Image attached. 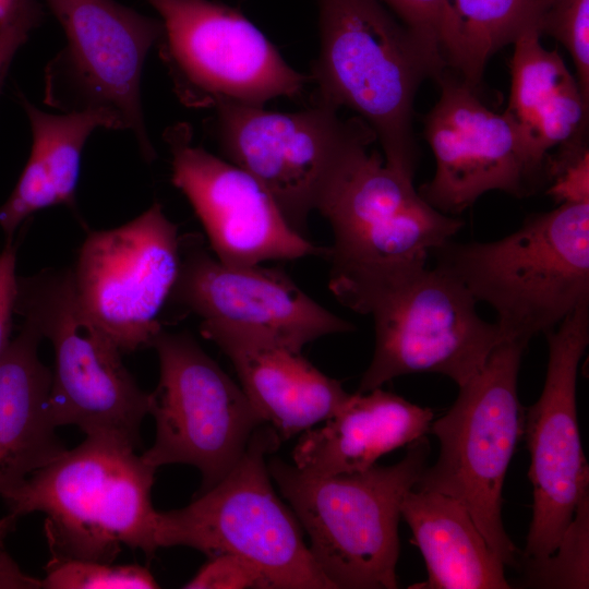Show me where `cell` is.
<instances>
[{"label":"cell","mask_w":589,"mask_h":589,"mask_svg":"<svg viewBox=\"0 0 589 589\" xmlns=\"http://www.w3.org/2000/svg\"><path fill=\"white\" fill-rule=\"evenodd\" d=\"M413 177L363 148L318 212L334 236L326 250L328 288L356 313L370 314L383 297L426 267L429 255L464 226L459 217L431 206L416 190Z\"/></svg>","instance_id":"obj_1"},{"label":"cell","mask_w":589,"mask_h":589,"mask_svg":"<svg viewBox=\"0 0 589 589\" xmlns=\"http://www.w3.org/2000/svg\"><path fill=\"white\" fill-rule=\"evenodd\" d=\"M320 52L312 69L314 101L358 113L380 141L386 164L414 176L412 119L420 84L443 60L381 0H315Z\"/></svg>","instance_id":"obj_2"},{"label":"cell","mask_w":589,"mask_h":589,"mask_svg":"<svg viewBox=\"0 0 589 589\" xmlns=\"http://www.w3.org/2000/svg\"><path fill=\"white\" fill-rule=\"evenodd\" d=\"M156 470L127 441L86 435L1 497L17 518L45 514L53 558L113 563L124 546L153 556Z\"/></svg>","instance_id":"obj_3"},{"label":"cell","mask_w":589,"mask_h":589,"mask_svg":"<svg viewBox=\"0 0 589 589\" xmlns=\"http://www.w3.org/2000/svg\"><path fill=\"white\" fill-rule=\"evenodd\" d=\"M431 254L494 309L502 340L528 345L589 301V203H563L496 241L449 240Z\"/></svg>","instance_id":"obj_4"},{"label":"cell","mask_w":589,"mask_h":589,"mask_svg":"<svg viewBox=\"0 0 589 589\" xmlns=\"http://www.w3.org/2000/svg\"><path fill=\"white\" fill-rule=\"evenodd\" d=\"M429 453L424 435L397 464L362 472L318 476L278 457L267 462L334 589L397 588L400 506L428 466Z\"/></svg>","instance_id":"obj_5"},{"label":"cell","mask_w":589,"mask_h":589,"mask_svg":"<svg viewBox=\"0 0 589 589\" xmlns=\"http://www.w3.org/2000/svg\"><path fill=\"white\" fill-rule=\"evenodd\" d=\"M280 437L260 425L233 468L179 509L157 512L156 544L183 545L208 557L233 554L253 565L268 589H334L309 546L300 522L276 495L265 457Z\"/></svg>","instance_id":"obj_6"},{"label":"cell","mask_w":589,"mask_h":589,"mask_svg":"<svg viewBox=\"0 0 589 589\" xmlns=\"http://www.w3.org/2000/svg\"><path fill=\"white\" fill-rule=\"evenodd\" d=\"M526 344L502 340L429 432L441 445L414 488L458 500L505 566H520V552L502 521L505 476L524 431L517 380Z\"/></svg>","instance_id":"obj_7"},{"label":"cell","mask_w":589,"mask_h":589,"mask_svg":"<svg viewBox=\"0 0 589 589\" xmlns=\"http://www.w3.org/2000/svg\"><path fill=\"white\" fill-rule=\"evenodd\" d=\"M15 312L52 345L55 425H75L85 435L113 436L140 448L151 394L140 388L122 352L80 303L71 269L17 277Z\"/></svg>","instance_id":"obj_8"},{"label":"cell","mask_w":589,"mask_h":589,"mask_svg":"<svg viewBox=\"0 0 589 589\" xmlns=\"http://www.w3.org/2000/svg\"><path fill=\"white\" fill-rule=\"evenodd\" d=\"M215 109L225 156L268 191L301 235L353 157L376 141L362 119H342L338 109L318 101L296 112L235 103H219Z\"/></svg>","instance_id":"obj_9"},{"label":"cell","mask_w":589,"mask_h":589,"mask_svg":"<svg viewBox=\"0 0 589 589\" xmlns=\"http://www.w3.org/2000/svg\"><path fill=\"white\" fill-rule=\"evenodd\" d=\"M159 382L151 394L153 445L141 456L156 469L185 464L197 468L195 495L216 485L243 455L264 420L238 386L188 333L161 329L152 340Z\"/></svg>","instance_id":"obj_10"},{"label":"cell","mask_w":589,"mask_h":589,"mask_svg":"<svg viewBox=\"0 0 589 589\" xmlns=\"http://www.w3.org/2000/svg\"><path fill=\"white\" fill-rule=\"evenodd\" d=\"M163 24L160 57L182 101L263 106L299 97L311 79L241 12L212 0H146Z\"/></svg>","instance_id":"obj_11"},{"label":"cell","mask_w":589,"mask_h":589,"mask_svg":"<svg viewBox=\"0 0 589 589\" xmlns=\"http://www.w3.org/2000/svg\"><path fill=\"white\" fill-rule=\"evenodd\" d=\"M61 25L65 47L45 71V103L60 110L104 109L133 133L146 161L156 158L141 98V76L160 40L159 19L116 0H44Z\"/></svg>","instance_id":"obj_12"},{"label":"cell","mask_w":589,"mask_h":589,"mask_svg":"<svg viewBox=\"0 0 589 589\" xmlns=\"http://www.w3.org/2000/svg\"><path fill=\"white\" fill-rule=\"evenodd\" d=\"M435 80L440 97L423 118L435 172L419 190L431 206L458 216L489 191L525 197L548 183L550 154L507 110H491L478 89L448 68Z\"/></svg>","instance_id":"obj_13"},{"label":"cell","mask_w":589,"mask_h":589,"mask_svg":"<svg viewBox=\"0 0 589 589\" xmlns=\"http://www.w3.org/2000/svg\"><path fill=\"white\" fill-rule=\"evenodd\" d=\"M476 303L457 278L437 266L398 285L370 312L375 347L358 393L413 373H438L458 387L466 384L502 341L497 325L480 317Z\"/></svg>","instance_id":"obj_14"},{"label":"cell","mask_w":589,"mask_h":589,"mask_svg":"<svg viewBox=\"0 0 589 589\" xmlns=\"http://www.w3.org/2000/svg\"><path fill=\"white\" fill-rule=\"evenodd\" d=\"M177 226L154 203L131 221L92 231L72 273L76 297L122 353L149 346L181 264Z\"/></svg>","instance_id":"obj_15"},{"label":"cell","mask_w":589,"mask_h":589,"mask_svg":"<svg viewBox=\"0 0 589 589\" xmlns=\"http://www.w3.org/2000/svg\"><path fill=\"white\" fill-rule=\"evenodd\" d=\"M549 359L538 400L524 414L530 453L532 518L520 561L552 555L568 528L580 497L589 492L576 401L577 371L589 344V301L544 334Z\"/></svg>","instance_id":"obj_16"},{"label":"cell","mask_w":589,"mask_h":589,"mask_svg":"<svg viewBox=\"0 0 589 589\" xmlns=\"http://www.w3.org/2000/svg\"><path fill=\"white\" fill-rule=\"evenodd\" d=\"M172 183L187 196L220 262L233 266L326 255L296 231L250 173L193 144L187 123L167 129Z\"/></svg>","instance_id":"obj_17"},{"label":"cell","mask_w":589,"mask_h":589,"mask_svg":"<svg viewBox=\"0 0 589 589\" xmlns=\"http://www.w3.org/2000/svg\"><path fill=\"white\" fill-rule=\"evenodd\" d=\"M181 264L169 299L202 321L269 337L293 350L354 326L310 298L285 273L220 262L190 237L180 241Z\"/></svg>","instance_id":"obj_18"},{"label":"cell","mask_w":589,"mask_h":589,"mask_svg":"<svg viewBox=\"0 0 589 589\" xmlns=\"http://www.w3.org/2000/svg\"><path fill=\"white\" fill-rule=\"evenodd\" d=\"M200 332L230 359L241 388L280 440L325 421L350 395L301 351L269 337L206 321H202Z\"/></svg>","instance_id":"obj_19"},{"label":"cell","mask_w":589,"mask_h":589,"mask_svg":"<svg viewBox=\"0 0 589 589\" xmlns=\"http://www.w3.org/2000/svg\"><path fill=\"white\" fill-rule=\"evenodd\" d=\"M433 411L381 387L350 394L320 428L303 432L293 465L318 476L362 472L429 433Z\"/></svg>","instance_id":"obj_20"},{"label":"cell","mask_w":589,"mask_h":589,"mask_svg":"<svg viewBox=\"0 0 589 589\" xmlns=\"http://www.w3.org/2000/svg\"><path fill=\"white\" fill-rule=\"evenodd\" d=\"M41 338L24 322L0 360V496L68 449L50 414L51 370L38 357Z\"/></svg>","instance_id":"obj_21"},{"label":"cell","mask_w":589,"mask_h":589,"mask_svg":"<svg viewBox=\"0 0 589 589\" xmlns=\"http://www.w3.org/2000/svg\"><path fill=\"white\" fill-rule=\"evenodd\" d=\"M33 143L27 164L11 195L0 207V227L8 238L32 214L55 205L75 208L81 158L88 136L99 128L124 130L121 120L104 109L62 115L45 112L19 93Z\"/></svg>","instance_id":"obj_22"},{"label":"cell","mask_w":589,"mask_h":589,"mask_svg":"<svg viewBox=\"0 0 589 589\" xmlns=\"http://www.w3.org/2000/svg\"><path fill=\"white\" fill-rule=\"evenodd\" d=\"M400 515L422 553L428 578L409 588L508 589L505 565L490 548L467 508L448 495L412 489Z\"/></svg>","instance_id":"obj_23"},{"label":"cell","mask_w":589,"mask_h":589,"mask_svg":"<svg viewBox=\"0 0 589 589\" xmlns=\"http://www.w3.org/2000/svg\"><path fill=\"white\" fill-rule=\"evenodd\" d=\"M529 28L513 43L507 111L544 154L585 139L589 100L556 50L545 49Z\"/></svg>","instance_id":"obj_24"},{"label":"cell","mask_w":589,"mask_h":589,"mask_svg":"<svg viewBox=\"0 0 589 589\" xmlns=\"http://www.w3.org/2000/svg\"><path fill=\"white\" fill-rule=\"evenodd\" d=\"M548 0H445L442 53L446 68L479 88L488 60L529 28ZM540 32V31H539Z\"/></svg>","instance_id":"obj_25"},{"label":"cell","mask_w":589,"mask_h":589,"mask_svg":"<svg viewBox=\"0 0 589 589\" xmlns=\"http://www.w3.org/2000/svg\"><path fill=\"white\" fill-rule=\"evenodd\" d=\"M589 492L579 500L574 517L554 553L540 561H520L526 587L588 588Z\"/></svg>","instance_id":"obj_26"},{"label":"cell","mask_w":589,"mask_h":589,"mask_svg":"<svg viewBox=\"0 0 589 589\" xmlns=\"http://www.w3.org/2000/svg\"><path fill=\"white\" fill-rule=\"evenodd\" d=\"M41 588L46 589H154L153 574L137 564L117 565L87 560L53 558L47 563Z\"/></svg>","instance_id":"obj_27"},{"label":"cell","mask_w":589,"mask_h":589,"mask_svg":"<svg viewBox=\"0 0 589 589\" xmlns=\"http://www.w3.org/2000/svg\"><path fill=\"white\" fill-rule=\"evenodd\" d=\"M539 31L568 50L576 80L589 100V0H548Z\"/></svg>","instance_id":"obj_28"},{"label":"cell","mask_w":589,"mask_h":589,"mask_svg":"<svg viewBox=\"0 0 589 589\" xmlns=\"http://www.w3.org/2000/svg\"><path fill=\"white\" fill-rule=\"evenodd\" d=\"M549 156L546 193L556 203H589V152L585 139L557 147Z\"/></svg>","instance_id":"obj_29"},{"label":"cell","mask_w":589,"mask_h":589,"mask_svg":"<svg viewBox=\"0 0 589 589\" xmlns=\"http://www.w3.org/2000/svg\"><path fill=\"white\" fill-rule=\"evenodd\" d=\"M435 57L444 61L442 29L445 0H381ZM445 62V61H444Z\"/></svg>","instance_id":"obj_30"},{"label":"cell","mask_w":589,"mask_h":589,"mask_svg":"<svg viewBox=\"0 0 589 589\" xmlns=\"http://www.w3.org/2000/svg\"><path fill=\"white\" fill-rule=\"evenodd\" d=\"M183 588H265L257 569L243 558L233 554H219L199 569Z\"/></svg>","instance_id":"obj_31"},{"label":"cell","mask_w":589,"mask_h":589,"mask_svg":"<svg viewBox=\"0 0 589 589\" xmlns=\"http://www.w3.org/2000/svg\"><path fill=\"white\" fill-rule=\"evenodd\" d=\"M43 17L39 0H28L0 22V91L16 52Z\"/></svg>","instance_id":"obj_32"},{"label":"cell","mask_w":589,"mask_h":589,"mask_svg":"<svg viewBox=\"0 0 589 589\" xmlns=\"http://www.w3.org/2000/svg\"><path fill=\"white\" fill-rule=\"evenodd\" d=\"M16 250L12 238L0 253V360L11 344L12 315L15 312L17 276L15 274Z\"/></svg>","instance_id":"obj_33"},{"label":"cell","mask_w":589,"mask_h":589,"mask_svg":"<svg viewBox=\"0 0 589 589\" xmlns=\"http://www.w3.org/2000/svg\"><path fill=\"white\" fill-rule=\"evenodd\" d=\"M37 589L41 579L34 578L19 567L14 560L0 546V589Z\"/></svg>","instance_id":"obj_34"},{"label":"cell","mask_w":589,"mask_h":589,"mask_svg":"<svg viewBox=\"0 0 589 589\" xmlns=\"http://www.w3.org/2000/svg\"><path fill=\"white\" fill-rule=\"evenodd\" d=\"M17 519L10 513L0 518V546H3L7 537L14 530Z\"/></svg>","instance_id":"obj_35"},{"label":"cell","mask_w":589,"mask_h":589,"mask_svg":"<svg viewBox=\"0 0 589 589\" xmlns=\"http://www.w3.org/2000/svg\"><path fill=\"white\" fill-rule=\"evenodd\" d=\"M28 0H0V22Z\"/></svg>","instance_id":"obj_36"}]
</instances>
